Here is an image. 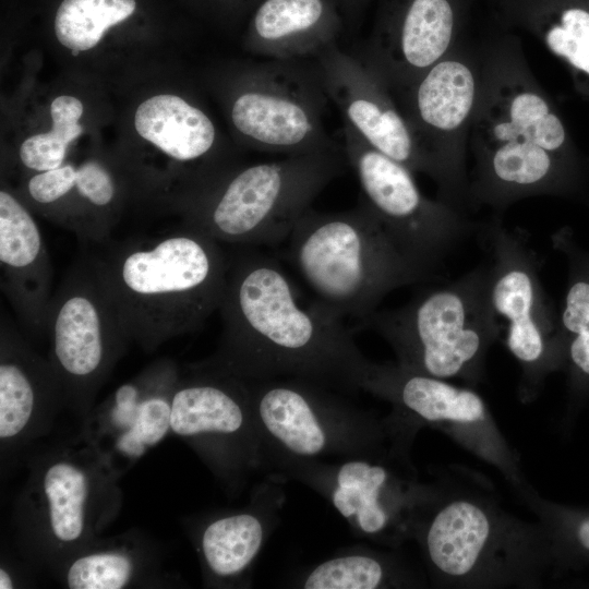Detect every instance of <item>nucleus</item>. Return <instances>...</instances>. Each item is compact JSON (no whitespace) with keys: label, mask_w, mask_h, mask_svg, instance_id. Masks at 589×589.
<instances>
[{"label":"nucleus","mask_w":589,"mask_h":589,"mask_svg":"<svg viewBox=\"0 0 589 589\" xmlns=\"http://www.w3.org/2000/svg\"><path fill=\"white\" fill-rule=\"evenodd\" d=\"M480 53L468 207L502 211L522 199L576 192L584 181L582 159L519 39L505 34L486 41Z\"/></svg>","instance_id":"nucleus-1"},{"label":"nucleus","mask_w":589,"mask_h":589,"mask_svg":"<svg viewBox=\"0 0 589 589\" xmlns=\"http://www.w3.org/2000/svg\"><path fill=\"white\" fill-rule=\"evenodd\" d=\"M219 312L221 360L231 375L261 381L302 378L358 389L369 359L342 320L312 302L303 306L280 264L241 247L228 257Z\"/></svg>","instance_id":"nucleus-2"},{"label":"nucleus","mask_w":589,"mask_h":589,"mask_svg":"<svg viewBox=\"0 0 589 589\" xmlns=\"http://www.w3.org/2000/svg\"><path fill=\"white\" fill-rule=\"evenodd\" d=\"M93 261L130 337L148 345L196 329L226 287L220 243L188 226L128 240Z\"/></svg>","instance_id":"nucleus-3"},{"label":"nucleus","mask_w":589,"mask_h":589,"mask_svg":"<svg viewBox=\"0 0 589 589\" xmlns=\"http://www.w3.org/2000/svg\"><path fill=\"white\" fill-rule=\"evenodd\" d=\"M436 584L450 588H538L556 576L546 534L490 496L445 492L413 536Z\"/></svg>","instance_id":"nucleus-4"},{"label":"nucleus","mask_w":589,"mask_h":589,"mask_svg":"<svg viewBox=\"0 0 589 589\" xmlns=\"http://www.w3.org/2000/svg\"><path fill=\"white\" fill-rule=\"evenodd\" d=\"M287 253L315 304L357 329L395 289L436 278L409 256L359 200L349 211L311 207L287 238Z\"/></svg>","instance_id":"nucleus-5"},{"label":"nucleus","mask_w":589,"mask_h":589,"mask_svg":"<svg viewBox=\"0 0 589 589\" xmlns=\"http://www.w3.org/2000/svg\"><path fill=\"white\" fill-rule=\"evenodd\" d=\"M360 328L385 339L399 366L476 387L484 380L490 347L502 338L491 303L488 261L399 308L374 311Z\"/></svg>","instance_id":"nucleus-6"},{"label":"nucleus","mask_w":589,"mask_h":589,"mask_svg":"<svg viewBox=\"0 0 589 589\" xmlns=\"http://www.w3.org/2000/svg\"><path fill=\"white\" fill-rule=\"evenodd\" d=\"M344 161V153L288 156L217 177L185 203V226L219 243L277 244L342 172Z\"/></svg>","instance_id":"nucleus-7"},{"label":"nucleus","mask_w":589,"mask_h":589,"mask_svg":"<svg viewBox=\"0 0 589 589\" xmlns=\"http://www.w3.org/2000/svg\"><path fill=\"white\" fill-rule=\"evenodd\" d=\"M253 417L266 465L344 458L382 448L417 429L392 413L378 419L302 378L251 381Z\"/></svg>","instance_id":"nucleus-8"},{"label":"nucleus","mask_w":589,"mask_h":589,"mask_svg":"<svg viewBox=\"0 0 589 589\" xmlns=\"http://www.w3.org/2000/svg\"><path fill=\"white\" fill-rule=\"evenodd\" d=\"M411 437L360 455L286 461L276 467L317 490L360 537L397 548L413 540L417 525L440 488L419 480L409 459Z\"/></svg>","instance_id":"nucleus-9"},{"label":"nucleus","mask_w":589,"mask_h":589,"mask_svg":"<svg viewBox=\"0 0 589 589\" xmlns=\"http://www.w3.org/2000/svg\"><path fill=\"white\" fill-rule=\"evenodd\" d=\"M477 235L490 266L491 303L502 338L521 369L518 394L537 397L553 372L564 370L560 316L540 278V264L521 233L497 215L478 225Z\"/></svg>","instance_id":"nucleus-10"},{"label":"nucleus","mask_w":589,"mask_h":589,"mask_svg":"<svg viewBox=\"0 0 589 589\" xmlns=\"http://www.w3.org/2000/svg\"><path fill=\"white\" fill-rule=\"evenodd\" d=\"M481 91V53L461 40L409 86L392 92L438 200L465 212L467 148ZM466 213V212H465Z\"/></svg>","instance_id":"nucleus-11"},{"label":"nucleus","mask_w":589,"mask_h":589,"mask_svg":"<svg viewBox=\"0 0 589 589\" xmlns=\"http://www.w3.org/2000/svg\"><path fill=\"white\" fill-rule=\"evenodd\" d=\"M342 151L360 185V201L412 259L438 272L445 257L477 232L468 215L420 191L414 173L342 125Z\"/></svg>","instance_id":"nucleus-12"},{"label":"nucleus","mask_w":589,"mask_h":589,"mask_svg":"<svg viewBox=\"0 0 589 589\" xmlns=\"http://www.w3.org/2000/svg\"><path fill=\"white\" fill-rule=\"evenodd\" d=\"M358 389L386 400L395 413L419 428L429 425L445 433L496 468L517 494L530 485L517 453L473 387L411 372L397 363L369 360L358 381Z\"/></svg>","instance_id":"nucleus-13"},{"label":"nucleus","mask_w":589,"mask_h":589,"mask_svg":"<svg viewBox=\"0 0 589 589\" xmlns=\"http://www.w3.org/2000/svg\"><path fill=\"white\" fill-rule=\"evenodd\" d=\"M327 100L316 67L268 60L232 100L230 119L250 145L268 154L344 153L324 123Z\"/></svg>","instance_id":"nucleus-14"},{"label":"nucleus","mask_w":589,"mask_h":589,"mask_svg":"<svg viewBox=\"0 0 589 589\" xmlns=\"http://www.w3.org/2000/svg\"><path fill=\"white\" fill-rule=\"evenodd\" d=\"M467 0H381L363 59L392 92L412 84L461 40Z\"/></svg>","instance_id":"nucleus-15"},{"label":"nucleus","mask_w":589,"mask_h":589,"mask_svg":"<svg viewBox=\"0 0 589 589\" xmlns=\"http://www.w3.org/2000/svg\"><path fill=\"white\" fill-rule=\"evenodd\" d=\"M315 61L327 97L344 123L413 173L426 175L408 122L380 74L363 58L341 50L337 44L324 49Z\"/></svg>","instance_id":"nucleus-16"},{"label":"nucleus","mask_w":589,"mask_h":589,"mask_svg":"<svg viewBox=\"0 0 589 589\" xmlns=\"http://www.w3.org/2000/svg\"><path fill=\"white\" fill-rule=\"evenodd\" d=\"M58 368L73 380L93 378L111 345L130 337L92 259L77 262L52 296L46 328Z\"/></svg>","instance_id":"nucleus-17"},{"label":"nucleus","mask_w":589,"mask_h":589,"mask_svg":"<svg viewBox=\"0 0 589 589\" xmlns=\"http://www.w3.org/2000/svg\"><path fill=\"white\" fill-rule=\"evenodd\" d=\"M1 289L20 321L46 328L52 299V266L31 212L9 191H0Z\"/></svg>","instance_id":"nucleus-18"},{"label":"nucleus","mask_w":589,"mask_h":589,"mask_svg":"<svg viewBox=\"0 0 589 589\" xmlns=\"http://www.w3.org/2000/svg\"><path fill=\"white\" fill-rule=\"evenodd\" d=\"M341 0H263L251 22V44L268 60L315 58L337 44Z\"/></svg>","instance_id":"nucleus-19"},{"label":"nucleus","mask_w":589,"mask_h":589,"mask_svg":"<svg viewBox=\"0 0 589 589\" xmlns=\"http://www.w3.org/2000/svg\"><path fill=\"white\" fill-rule=\"evenodd\" d=\"M500 21L540 41L589 98V0H496Z\"/></svg>","instance_id":"nucleus-20"},{"label":"nucleus","mask_w":589,"mask_h":589,"mask_svg":"<svg viewBox=\"0 0 589 589\" xmlns=\"http://www.w3.org/2000/svg\"><path fill=\"white\" fill-rule=\"evenodd\" d=\"M170 426L182 436L260 434L248 385L232 381H202L180 387L172 396Z\"/></svg>","instance_id":"nucleus-21"},{"label":"nucleus","mask_w":589,"mask_h":589,"mask_svg":"<svg viewBox=\"0 0 589 589\" xmlns=\"http://www.w3.org/2000/svg\"><path fill=\"white\" fill-rule=\"evenodd\" d=\"M553 245L568 262V283L560 315L568 381L569 411L589 398V252L577 247L566 228L553 235Z\"/></svg>","instance_id":"nucleus-22"},{"label":"nucleus","mask_w":589,"mask_h":589,"mask_svg":"<svg viewBox=\"0 0 589 589\" xmlns=\"http://www.w3.org/2000/svg\"><path fill=\"white\" fill-rule=\"evenodd\" d=\"M137 133L171 159L196 163L214 148L216 129L211 118L183 98L160 94L144 100L136 109Z\"/></svg>","instance_id":"nucleus-23"},{"label":"nucleus","mask_w":589,"mask_h":589,"mask_svg":"<svg viewBox=\"0 0 589 589\" xmlns=\"http://www.w3.org/2000/svg\"><path fill=\"white\" fill-rule=\"evenodd\" d=\"M283 500L276 486L262 509L225 516L205 528L202 552L214 575L239 576L252 565L276 525Z\"/></svg>","instance_id":"nucleus-24"},{"label":"nucleus","mask_w":589,"mask_h":589,"mask_svg":"<svg viewBox=\"0 0 589 589\" xmlns=\"http://www.w3.org/2000/svg\"><path fill=\"white\" fill-rule=\"evenodd\" d=\"M304 589L409 588L421 584L419 574L399 556L371 549L339 552L308 570L298 580Z\"/></svg>","instance_id":"nucleus-25"},{"label":"nucleus","mask_w":589,"mask_h":589,"mask_svg":"<svg viewBox=\"0 0 589 589\" xmlns=\"http://www.w3.org/2000/svg\"><path fill=\"white\" fill-rule=\"evenodd\" d=\"M518 495L546 534L556 576L589 565V507L546 500L531 485Z\"/></svg>","instance_id":"nucleus-26"},{"label":"nucleus","mask_w":589,"mask_h":589,"mask_svg":"<svg viewBox=\"0 0 589 589\" xmlns=\"http://www.w3.org/2000/svg\"><path fill=\"white\" fill-rule=\"evenodd\" d=\"M135 8V0H63L55 19L57 39L73 55L94 48L109 27Z\"/></svg>","instance_id":"nucleus-27"},{"label":"nucleus","mask_w":589,"mask_h":589,"mask_svg":"<svg viewBox=\"0 0 589 589\" xmlns=\"http://www.w3.org/2000/svg\"><path fill=\"white\" fill-rule=\"evenodd\" d=\"M44 490L55 536L61 541L76 540L84 526L83 510L88 491L85 474L70 464H56L45 474Z\"/></svg>","instance_id":"nucleus-28"},{"label":"nucleus","mask_w":589,"mask_h":589,"mask_svg":"<svg viewBox=\"0 0 589 589\" xmlns=\"http://www.w3.org/2000/svg\"><path fill=\"white\" fill-rule=\"evenodd\" d=\"M15 353H3L0 364V437L19 434L35 405V383L26 364Z\"/></svg>","instance_id":"nucleus-29"},{"label":"nucleus","mask_w":589,"mask_h":589,"mask_svg":"<svg viewBox=\"0 0 589 589\" xmlns=\"http://www.w3.org/2000/svg\"><path fill=\"white\" fill-rule=\"evenodd\" d=\"M132 568L123 554H92L71 565L67 581L71 589H120L129 581Z\"/></svg>","instance_id":"nucleus-30"},{"label":"nucleus","mask_w":589,"mask_h":589,"mask_svg":"<svg viewBox=\"0 0 589 589\" xmlns=\"http://www.w3.org/2000/svg\"><path fill=\"white\" fill-rule=\"evenodd\" d=\"M171 405L163 397H149L137 405L135 420L119 440L118 447L130 455H141L144 445H155L170 426Z\"/></svg>","instance_id":"nucleus-31"},{"label":"nucleus","mask_w":589,"mask_h":589,"mask_svg":"<svg viewBox=\"0 0 589 589\" xmlns=\"http://www.w3.org/2000/svg\"><path fill=\"white\" fill-rule=\"evenodd\" d=\"M68 146L50 130L26 139L20 147V159L31 170H52L63 165Z\"/></svg>","instance_id":"nucleus-32"},{"label":"nucleus","mask_w":589,"mask_h":589,"mask_svg":"<svg viewBox=\"0 0 589 589\" xmlns=\"http://www.w3.org/2000/svg\"><path fill=\"white\" fill-rule=\"evenodd\" d=\"M75 177L76 168L72 165L37 172L27 181L28 196L38 206H52L73 188Z\"/></svg>","instance_id":"nucleus-33"},{"label":"nucleus","mask_w":589,"mask_h":589,"mask_svg":"<svg viewBox=\"0 0 589 589\" xmlns=\"http://www.w3.org/2000/svg\"><path fill=\"white\" fill-rule=\"evenodd\" d=\"M82 113L83 105L77 98L68 95L57 97L50 106L51 131L69 145L83 132L79 123Z\"/></svg>","instance_id":"nucleus-34"},{"label":"nucleus","mask_w":589,"mask_h":589,"mask_svg":"<svg viewBox=\"0 0 589 589\" xmlns=\"http://www.w3.org/2000/svg\"><path fill=\"white\" fill-rule=\"evenodd\" d=\"M0 588L1 589L13 588V581L11 577L9 576V574L3 568L0 569Z\"/></svg>","instance_id":"nucleus-35"},{"label":"nucleus","mask_w":589,"mask_h":589,"mask_svg":"<svg viewBox=\"0 0 589 589\" xmlns=\"http://www.w3.org/2000/svg\"><path fill=\"white\" fill-rule=\"evenodd\" d=\"M369 0H347V8L353 10L356 7H362Z\"/></svg>","instance_id":"nucleus-36"},{"label":"nucleus","mask_w":589,"mask_h":589,"mask_svg":"<svg viewBox=\"0 0 589 589\" xmlns=\"http://www.w3.org/2000/svg\"><path fill=\"white\" fill-rule=\"evenodd\" d=\"M342 3H344V7L346 8L347 7V0H341Z\"/></svg>","instance_id":"nucleus-37"},{"label":"nucleus","mask_w":589,"mask_h":589,"mask_svg":"<svg viewBox=\"0 0 589 589\" xmlns=\"http://www.w3.org/2000/svg\"><path fill=\"white\" fill-rule=\"evenodd\" d=\"M494 1H496V0H494Z\"/></svg>","instance_id":"nucleus-38"}]
</instances>
